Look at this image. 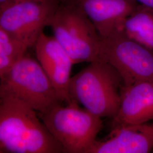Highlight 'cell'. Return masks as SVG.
I'll use <instances>...</instances> for the list:
<instances>
[{
  "mask_svg": "<svg viewBox=\"0 0 153 153\" xmlns=\"http://www.w3.org/2000/svg\"><path fill=\"white\" fill-rule=\"evenodd\" d=\"M58 4L57 0L16 3L0 11V28L29 48L34 47L44 27L49 25Z\"/></svg>",
  "mask_w": 153,
  "mask_h": 153,
  "instance_id": "obj_7",
  "label": "cell"
},
{
  "mask_svg": "<svg viewBox=\"0 0 153 153\" xmlns=\"http://www.w3.org/2000/svg\"><path fill=\"white\" fill-rule=\"evenodd\" d=\"M153 150V121L111 129L94 142L87 153H149Z\"/></svg>",
  "mask_w": 153,
  "mask_h": 153,
  "instance_id": "obj_9",
  "label": "cell"
},
{
  "mask_svg": "<svg viewBox=\"0 0 153 153\" xmlns=\"http://www.w3.org/2000/svg\"><path fill=\"white\" fill-rule=\"evenodd\" d=\"M29 47L0 28V77L26 55Z\"/></svg>",
  "mask_w": 153,
  "mask_h": 153,
  "instance_id": "obj_13",
  "label": "cell"
},
{
  "mask_svg": "<svg viewBox=\"0 0 153 153\" xmlns=\"http://www.w3.org/2000/svg\"><path fill=\"white\" fill-rule=\"evenodd\" d=\"M39 116L64 149V153H87L103 128L100 117L81 108L73 100L57 104Z\"/></svg>",
  "mask_w": 153,
  "mask_h": 153,
  "instance_id": "obj_4",
  "label": "cell"
},
{
  "mask_svg": "<svg viewBox=\"0 0 153 153\" xmlns=\"http://www.w3.org/2000/svg\"><path fill=\"white\" fill-rule=\"evenodd\" d=\"M139 4L148 6L153 9V0H135Z\"/></svg>",
  "mask_w": 153,
  "mask_h": 153,
  "instance_id": "obj_15",
  "label": "cell"
},
{
  "mask_svg": "<svg viewBox=\"0 0 153 153\" xmlns=\"http://www.w3.org/2000/svg\"><path fill=\"white\" fill-rule=\"evenodd\" d=\"M71 1L82 9L102 38L121 30L126 18L138 4L135 0Z\"/></svg>",
  "mask_w": 153,
  "mask_h": 153,
  "instance_id": "obj_11",
  "label": "cell"
},
{
  "mask_svg": "<svg viewBox=\"0 0 153 153\" xmlns=\"http://www.w3.org/2000/svg\"><path fill=\"white\" fill-rule=\"evenodd\" d=\"M118 112L112 118L111 128L153 121V82L123 85Z\"/></svg>",
  "mask_w": 153,
  "mask_h": 153,
  "instance_id": "obj_10",
  "label": "cell"
},
{
  "mask_svg": "<svg viewBox=\"0 0 153 153\" xmlns=\"http://www.w3.org/2000/svg\"><path fill=\"white\" fill-rule=\"evenodd\" d=\"M152 152H153V151H152Z\"/></svg>",
  "mask_w": 153,
  "mask_h": 153,
  "instance_id": "obj_18",
  "label": "cell"
},
{
  "mask_svg": "<svg viewBox=\"0 0 153 153\" xmlns=\"http://www.w3.org/2000/svg\"><path fill=\"white\" fill-rule=\"evenodd\" d=\"M99 61L113 66L124 85L153 82V51L129 38L121 30L102 38Z\"/></svg>",
  "mask_w": 153,
  "mask_h": 153,
  "instance_id": "obj_6",
  "label": "cell"
},
{
  "mask_svg": "<svg viewBox=\"0 0 153 153\" xmlns=\"http://www.w3.org/2000/svg\"><path fill=\"white\" fill-rule=\"evenodd\" d=\"M0 153H64L35 110L18 99L0 97Z\"/></svg>",
  "mask_w": 153,
  "mask_h": 153,
  "instance_id": "obj_1",
  "label": "cell"
},
{
  "mask_svg": "<svg viewBox=\"0 0 153 153\" xmlns=\"http://www.w3.org/2000/svg\"><path fill=\"white\" fill-rule=\"evenodd\" d=\"M123 81L115 68L101 61L90 62L69 84L73 100L101 118H113L120 108Z\"/></svg>",
  "mask_w": 153,
  "mask_h": 153,
  "instance_id": "obj_2",
  "label": "cell"
},
{
  "mask_svg": "<svg viewBox=\"0 0 153 153\" xmlns=\"http://www.w3.org/2000/svg\"><path fill=\"white\" fill-rule=\"evenodd\" d=\"M38 61L53 85L60 102L71 103L69 93L71 68L74 64L65 49L54 36L41 33L35 45Z\"/></svg>",
  "mask_w": 153,
  "mask_h": 153,
  "instance_id": "obj_8",
  "label": "cell"
},
{
  "mask_svg": "<svg viewBox=\"0 0 153 153\" xmlns=\"http://www.w3.org/2000/svg\"><path fill=\"white\" fill-rule=\"evenodd\" d=\"M121 30L129 38L153 51V9L138 4L126 18Z\"/></svg>",
  "mask_w": 153,
  "mask_h": 153,
  "instance_id": "obj_12",
  "label": "cell"
},
{
  "mask_svg": "<svg viewBox=\"0 0 153 153\" xmlns=\"http://www.w3.org/2000/svg\"><path fill=\"white\" fill-rule=\"evenodd\" d=\"M37 1V2H45L48 0H15L16 2H20L22 1Z\"/></svg>",
  "mask_w": 153,
  "mask_h": 153,
  "instance_id": "obj_16",
  "label": "cell"
},
{
  "mask_svg": "<svg viewBox=\"0 0 153 153\" xmlns=\"http://www.w3.org/2000/svg\"><path fill=\"white\" fill-rule=\"evenodd\" d=\"M0 78V97L18 99L39 114H44L60 103L43 68L29 56L25 55Z\"/></svg>",
  "mask_w": 153,
  "mask_h": 153,
  "instance_id": "obj_5",
  "label": "cell"
},
{
  "mask_svg": "<svg viewBox=\"0 0 153 153\" xmlns=\"http://www.w3.org/2000/svg\"><path fill=\"white\" fill-rule=\"evenodd\" d=\"M49 23L74 64L98 60L102 38L88 16L71 0L60 2Z\"/></svg>",
  "mask_w": 153,
  "mask_h": 153,
  "instance_id": "obj_3",
  "label": "cell"
},
{
  "mask_svg": "<svg viewBox=\"0 0 153 153\" xmlns=\"http://www.w3.org/2000/svg\"><path fill=\"white\" fill-rule=\"evenodd\" d=\"M59 2H61V1H65V0H57Z\"/></svg>",
  "mask_w": 153,
  "mask_h": 153,
  "instance_id": "obj_17",
  "label": "cell"
},
{
  "mask_svg": "<svg viewBox=\"0 0 153 153\" xmlns=\"http://www.w3.org/2000/svg\"><path fill=\"white\" fill-rule=\"evenodd\" d=\"M16 3L15 0H0V11L5 10Z\"/></svg>",
  "mask_w": 153,
  "mask_h": 153,
  "instance_id": "obj_14",
  "label": "cell"
}]
</instances>
